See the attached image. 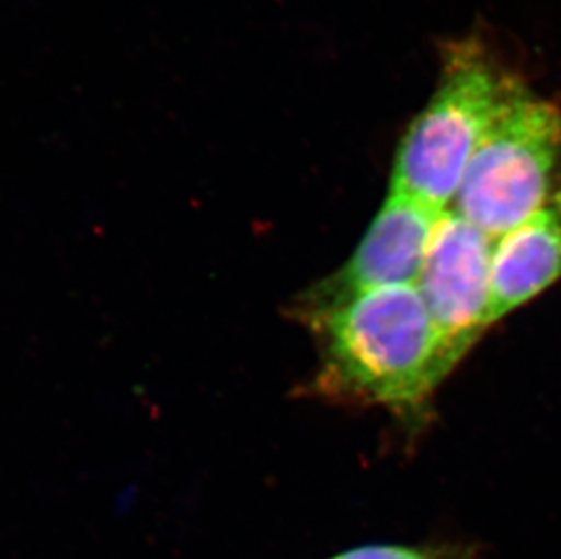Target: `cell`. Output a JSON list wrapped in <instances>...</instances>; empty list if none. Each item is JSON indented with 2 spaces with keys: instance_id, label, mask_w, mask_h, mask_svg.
Wrapping results in <instances>:
<instances>
[{
  "instance_id": "obj_1",
  "label": "cell",
  "mask_w": 561,
  "mask_h": 559,
  "mask_svg": "<svg viewBox=\"0 0 561 559\" xmlns=\"http://www.w3.org/2000/svg\"><path fill=\"white\" fill-rule=\"evenodd\" d=\"M325 398L366 401L419 414L460 356L431 317L416 285L367 290L312 318Z\"/></svg>"
},
{
  "instance_id": "obj_2",
  "label": "cell",
  "mask_w": 561,
  "mask_h": 559,
  "mask_svg": "<svg viewBox=\"0 0 561 559\" xmlns=\"http://www.w3.org/2000/svg\"><path fill=\"white\" fill-rule=\"evenodd\" d=\"M522 88L474 41L450 46L435 95L398 148L392 193L433 212L450 209L478 146Z\"/></svg>"
},
{
  "instance_id": "obj_3",
  "label": "cell",
  "mask_w": 561,
  "mask_h": 559,
  "mask_svg": "<svg viewBox=\"0 0 561 559\" xmlns=\"http://www.w3.org/2000/svg\"><path fill=\"white\" fill-rule=\"evenodd\" d=\"M560 180L561 112L522 88L478 146L450 209L499 238L547 206Z\"/></svg>"
},
{
  "instance_id": "obj_4",
  "label": "cell",
  "mask_w": 561,
  "mask_h": 559,
  "mask_svg": "<svg viewBox=\"0 0 561 559\" xmlns=\"http://www.w3.org/2000/svg\"><path fill=\"white\" fill-rule=\"evenodd\" d=\"M442 213L389 191L351 259L297 296L289 315L308 323L367 290L416 284Z\"/></svg>"
},
{
  "instance_id": "obj_5",
  "label": "cell",
  "mask_w": 561,
  "mask_h": 559,
  "mask_svg": "<svg viewBox=\"0 0 561 559\" xmlns=\"http://www.w3.org/2000/svg\"><path fill=\"white\" fill-rule=\"evenodd\" d=\"M494 240L453 209L442 213L416 280L422 300L458 356L489 328Z\"/></svg>"
},
{
  "instance_id": "obj_6",
  "label": "cell",
  "mask_w": 561,
  "mask_h": 559,
  "mask_svg": "<svg viewBox=\"0 0 561 559\" xmlns=\"http://www.w3.org/2000/svg\"><path fill=\"white\" fill-rule=\"evenodd\" d=\"M561 278V191L540 212L494 240L489 326Z\"/></svg>"
},
{
  "instance_id": "obj_7",
  "label": "cell",
  "mask_w": 561,
  "mask_h": 559,
  "mask_svg": "<svg viewBox=\"0 0 561 559\" xmlns=\"http://www.w3.org/2000/svg\"><path fill=\"white\" fill-rule=\"evenodd\" d=\"M329 559H477L455 545H366Z\"/></svg>"
}]
</instances>
